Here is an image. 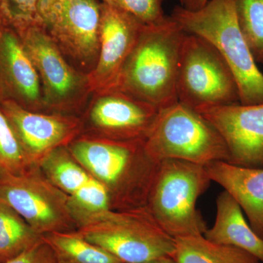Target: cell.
<instances>
[{
	"mask_svg": "<svg viewBox=\"0 0 263 263\" xmlns=\"http://www.w3.org/2000/svg\"><path fill=\"white\" fill-rule=\"evenodd\" d=\"M142 141H115L81 134L67 146L71 155L105 186L110 209L145 207L158 163Z\"/></svg>",
	"mask_w": 263,
	"mask_h": 263,
	"instance_id": "cell-1",
	"label": "cell"
},
{
	"mask_svg": "<svg viewBox=\"0 0 263 263\" xmlns=\"http://www.w3.org/2000/svg\"><path fill=\"white\" fill-rule=\"evenodd\" d=\"M186 32L172 17L145 26L114 89L159 109L178 103L180 55Z\"/></svg>",
	"mask_w": 263,
	"mask_h": 263,
	"instance_id": "cell-2",
	"label": "cell"
},
{
	"mask_svg": "<svg viewBox=\"0 0 263 263\" xmlns=\"http://www.w3.org/2000/svg\"><path fill=\"white\" fill-rule=\"evenodd\" d=\"M171 17L185 32L206 40L220 53L236 79L240 103H263V74L240 31L235 0H209L197 10L180 5Z\"/></svg>",
	"mask_w": 263,
	"mask_h": 263,
	"instance_id": "cell-3",
	"label": "cell"
},
{
	"mask_svg": "<svg viewBox=\"0 0 263 263\" xmlns=\"http://www.w3.org/2000/svg\"><path fill=\"white\" fill-rule=\"evenodd\" d=\"M205 165L167 159L157 165L146 207L172 238L204 235L208 229L196 202L210 184Z\"/></svg>",
	"mask_w": 263,
	"mask_h": 263,
	"instance_id": "cell-4",
	"label": "cell"
},
{
	"mask_svg": "<svg viewBox=\"0 0 263 263\" xmlns=\"http://www.w3.org/2000/svg\"><path fill=\"white\" fill-rule=\"evenodd\" d=\"M76 231L123 263H144L172 256L175 239L156 222L146 207L109 210L84 221Z\"/></svg>",
	"mask_w": 263,
	"mask_h": 263,
	"instance_id": "cell-5",
	"label": "cell"
},
{
	"mask_svg": "<svg viewBox=\"0 0 263 263\" xmlns=\"http://www.w3.org/2000/svg\"><path fill=\"white\" fill-rule=\"evenodd\" d=\"M144 147L157 163L167 159L205 166L217 161L230 162L219 132L197 110L179 102L160 109Z\"/></svg>",
	"mask_w": 263,
	"mask_h": 263,
	"instance_id": "cell-6",
	"label": "cell"
},
{
	"mask_svg": "<svg viewBox=\"0 0 263 263\" xmlns=\"http://www.w3.org/2000/svg\"><path fill=\"white\" fill-rule=\"evenodd\" d=\"M13 27L39 76L45 113L81 117L92 95L88 74L69 62L39 22Z\"/></svg>",
	"mask_w": 263,
	"mask_h": 263,
	"instance_id": "cell-7",
	"label": "cell"
},
{
	"mask_svg": "<svg viewBox=\"0 0 263 263\" xmlns=\"http://www.w3.org/2000/svg\"><path fill=\"white\" fill-rule=\"evenodd\" d=\"M179 103L194 110L239 103L238 84L231 69L210 43L186 32L177 79Z\"/></svg>",
	"mask_w": 263,
	"mask_h": 263,
	"instance_id": "cell-8",
	"label": "cell"
},
{
	"mask_svg": "<svg viewBox=\"0 0 263 263\" xmlns=\"http://www.w3.org/2000/svg\"><path fill=\"white\" fill-rule=\"evenodd\" d=\"M100 0H39L37 20L66 58L89 73L99 55Z\"/></svg>",
	"mask_w": 263,
	"mask_h": 263,
	"instance_id": "cell-9",
	"label": "cell"
},
{
	"mask_svg": "<svg viewBox=\"0 0 263 263\" xmlns=\"http://www.w3.org/2000/svg\"><path fill=\"white\" fill-rule=\"evenodd\" d=\"M0 201L39 235L77 230L68 195L50 182L39 167L18 174H0Z\"/></svg>",
	"mask_w": 263,
	"mask_h": 263,
	"instance_id": "cell-10",
	"label": "cell"
},
{
	"mask_svg": "<svg viewBox=\"0 0 263 263\" xmlns=\"http://www.w3.org/2000/svg\"><path fill=\"white\" fill-rule=\"evenodd\" d=\"M160 109L117 89L91 95L81 115V134L115 140L145 141Z\"/></svg>",
	"mask_w": 263,
	"mask_h": 263,
	"instance_id": "cell-11",
	"label": "cell"
},
{
	"mask_svg": "<svg viewBox=\"0 0 263 263\" xmlns=\"http://www.w3.org/2000/svg\"><path fill=\"white\" fill-rule=\"evenodd\" d=\"M29 165L39 167L53 151L67 146L82 133L80 117L27 110L14 102L0 101Z\"/></svg>",
	"mask_w": 263,
	"mask_h": 263,
	"instance_id": "cell-12",
	"label": "cell"
},
{
	"mask_svg": "<svg viewBox=\"0 0 263 263\" xmlns=\"http://www.w3.org/2000/svg\"><path fill=\"white\" fill-rule=\"evenodd\" d=\"M195 110L219 132L228 147L230 163L263 167V103H239Z\"/></svg>",
	"mask_w": 263,
	"mask_h": 263,
	"instance_id": "cell-13",
	"label": "cell"
},
{
	"mask_svg": "<svg viewBox=\"0 0 263 263\" xmlns=\"http://www.w3.org/2000/svg\"><path fill=\"white\" fill-rule=\"evenodd\" d=\"M145 26L125 12L102 3L98 60L88 73L92 94L114 89Z\"/></svg>",
	"mask_w": 263,
	"mask_h": 263,
	"instance_id": "cell-14",
	"label": "cell"
},
{
	"mask_svg": "<svg viewBox=\"0 0 263 263\" xmlns=\"http://www.w3.org/2000/svg\"><path fill=\"white\" fill-rule=\"evenodd\" d=\"M5 100L45 113L39 76L10 24L0 25V101Z\"/></svg>",
	"mask_w": 263,
	"mask_h": 263,
	"instance_id": "cell-15",
	"label": "cell"
},
{
	"mask_svg": "<svg viewBox=\"0 0 263 263\" xmlns=\"http://www.w3.org/2000/svg\"><path fill=\"white\" fill-rule=\"evenodd\" d=\"M212 181L238 202L254 231L263 238V167H241L217 161L205 166Z\"/></svg>",
	"mask_w": 263,
	"mask_h": 263,
	"instance_id": "cell-16",
	"label": "cell"
},
{
	"mask_svg": "<svg viewBox=\"0 0 263 263\" xmlns=\"http://www.w3.org/2000/svg\"><path fill=\"white\" fill-rule=\"evenodd\" d=\"M203 235L218 245L243 249L263 263V238L254 231L246 220L239 204L226 190L216 199L214 226Z\"/></svg>",
	"mask_w": 263,
	"mask_h": 263,
	"instance_id": "cell-17",
	"label": "cell"
},
{
	"mask_svg": "<svg viewBox=\"0 0 263 263\" xmlns=\"http://www.w3.org/2000/svg\"><path fill=\"white\" fill-rule=\"evenodd\" d=\"M171 257L176 263H262L243 249L218 245L203 235L175 238Z\"/></svg>",
	"mask_w": 263,
	"mask_h": 263,
	"instance_id": "cell-18",
	"label": "cell"
},
{
	"mask_svg": "<svg viewBox=\"0 0 263 263\" xmlns=\"http://www.w3.org/2000/svg\"><path fill=\"white\" fill-rule=\"evenodd\" d=\"M62 263H123L115 256L85 239L76 230L43 235Z\"/></svg>",
	"mask_w": 263,
	"mask_h": 263,
	"instance_id": "cell-19",
	"label": "cell"
},
{
	"mask_svg": "<svg viewBox=\"0 0 263 263\" xmlns=\"http://www.w3.org/2000/svg\"><path fill=\"white\" fill-rule=\"evenodd\" d=\"M38 167L50 182L68 196L83 187L91 177L67 146L53 151Z\"/></svg>",
	"mask_w": 263,
	"mask_h": 263,
	"instance_id": "cell-20",
	"label": "cell"
},
{
	"mask_svg": "<svg viewBox=\"0 0 263 263\" xmlns=\"http://www.w3.org/2000/svg\"><path fill=\"white\" fill-rule=\"evenodd\" d=\"M42 237L13 209L0 201V262L16 257Z\"/></svg>",
	"mask_w": 263,
	"mask_h": 263,
	"instance_id": "cell-21",
	"label": "cell"
},
{
	"mask_svg": "<svg viewBox=\"0 0 263 263\" xmlns=\"http://www.w3.org/2000/svg\"><path fill=\"white\" fill-rule=\"evenodd\" d=\"M238 25L257 63L263 65V0H235Z\"/></svg>",
	"mask_w": 263,
	"mask_h": 263,
	"instance_id": "cell-22",
	"label": "cell"
},
{
	"mask_svg": "<svg viewBox=\"0 0 263 263\" xmlns=\"http://www.w3.org/2000/svg\"><path fill=\"white\" fill-rule=\"evenodd\" d=\"M69 200L77 228L94 216L111 210L108 191L92 176L83 187L69 196Z\"/></svg>",
	"mask_w": 263,
	"mask_h": 263,
	"instance_id": "cell-23",
	"label": "cell"
},
{
	"mask_svg": "<svg viewBox=\"0 0 263 263\" xmlns=\"http://www.w3.org/2000/svg\"><path fill=\"white\" fill-rule=\"evenodd\" d=\"M29 167L22 147L0 108V174H18Z\"/></svg>",
	"mask_w": 263,
	"mask_h": 263,
	"instance_id": "cell-24",
	"label": "cell"
},
{
	"mask_svg": "<svg viewBox=\"0 0 263 263\" xmlns=\"http://www.w3.org/2000/svg\"><path fill=\"white\" fill-rule=\"evenodd\" d=\"M102 3L131 15L146 26L163 22L164 0H100Z\"/></svg>",
	"mask_w": 263,
	"mask_h": 263,
	"instance_id": "cell-25",
	"label": "cell"
},
{
	"mask_svg": "<svg viewBox=\"0 0 263 263\" xmlns=\"http://www.w3.org/2000/svg\"><path fill=\"white\" fill-rule=\"evenodd\" d=\"M39 0H0L7 22L13 27L37 22Z\"/></svg>",
	"mask_w": 263,
	"mask_h": 263,
	"instance_id": "cell-26",
	"label": "cell"
},
{
	"mask_svg": "<svg viewBox=\"0 0 263 263\" xmlns=\"http://www.w3.org/2000/svg\"><path fill=\"white\" fill-rule=\"evenodd\" d=\"M4 263H60L51 246L42 237L39 241Z\"/></svg>",
	"mask_w": 263,
	"mask_h": 263,
	"instance_id": "cell-27",
	"label": "cell"
},
{
	"mask_svg": "<svg viewBox=\"0 0 263 263\" xmlns=\"http://www.w3.org/2000/svg\"><path fill=\"white\" fill-rule=\"evenodd\" d=\"M209 1V0H183L181 6L187 10H197L203 8Z\"/></svg>",
	"mask_w": 263,
	"mask_h": 263,
	"instance_id": "cell-28",
	"label": "cell"
},
{
	"mask_svg": "<svg viewBox=\"0 0 263 263\" xmlns=\"http://www.w3.org/2000/svg\"><path fill=\"white\" fill-rule=\"evenodd\" d=\"M144 263H176L175 262L174 258L171 256H164V257H160L153 259V260L148 261V262Z\"/></svg>",
	"mask_w": 263,
	"mask_h": 263,
	"instance_id": "cell-29",
	"label": "cell"
},
{
	"mask_svg": "<svg viewBox=\"0 0 263 263\" xmlns=\"http://www.w3.org/2000/svg\"><path fill=\"white\" fill-rule=\"evenodd\" d=\"M3 24H8L6 19L5 18V15L3 14V10H2L1 6H0V25Z\"/></svg>",
	"mask_w": 263,
	"mask_h": 263,
	"instance_id": "cell-30",
	"label": "cell"
},
{
	"mask_svg": "<svg viewBox=\"0 0 263 263\" xmlns=\"http://www.w3.org/2000/svg\"><path fill=\"white\" fill-rule=\"evenodd\" d=\"M0 263H3V262H0ZM3 263H4V262H3Z\"/></svg>",
	"mask_w": 263,
	"mask_h": 263,
	"instance_id": "cell-31",
	"label": "cell"
},
{
	"mask_svg": "<svg viewBox=\"0 0 263 263\" xmlns=\"http://www.w3.org/2000/svg\"><path fill=\"white\" fill-rule=\"evenodd\" d=\"M60 263H62V262H60Z\"/></svg>",
	"mask_w": 263,
	"mask_h": 263,
	"instance_id": "cell-32",
	"label": "cell"
},
{
	"mask_svg": "<svg viewBox=\"0 0 263 263\" xmlns=\"http://www.w3.org/2000/svg\"></svg>",
	"mask_w": 263,
	"mask_h": 263,
	"instance_id": "cell-33",
	"label": "cell"
}]
</instances>
